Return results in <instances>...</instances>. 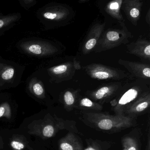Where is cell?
<instances>
[{
  "label": "cell",
  "mask_w": 150,
  "mask_h": 150,
  "mask_svg": "<svg viewBox=\"0 0 150 150\" xmlns=\"http://www.w3.org/2000/svg\"><path fill=\"white\" fill-rule=\"evenodd\" d=\"M121 29H109L103 31L96 47L95 52H101L125 44L133 37L125 23L121 24Z\"/></svg>",
  "instance_id": "cell-1"
},
{
  "label": "cell",
  "mask_w": 150,
  "mask_h": 150,
  "mask_svg": "<svg viewBox=\"0 0 150 150\" xmlns=\"http://www.w3.org/2000/svg\"><path fill=\"white\" fill-rule=\"evenodd\" d=\"M144 80L137 79L124 86V90L119 97L117 108L122 109L132 104L148 93L149 89Z\"/></svg>",
  "instance_id": "cell-2"
},
{
  "label": "cell",
  "mask_w": 150,
  "mask_h": 150,
  "mask_svg": "<svg viewBox=\"0 0 150 150\" xmlns=\"http://www.w3.org/2000/svg\"><path fill=\"white\" fill-rule=\"evenodd\" d=\"M83 69L89 77L95 79L119 81L129 76L123 70L101 64H91L84 67Z\"/></svg>",
  "instance_id": "cell-3"
},
{
  "label": "cell",
  "mask_w": 150,
  "mask_h": 150,
  "mask_svg": "<svg viewBox=\"0 0 150 150\" xmlns=\"http://www.w3.org/2000/svg\"><path fill=\"white\" fill-rule=\"evenodd\" d=\"M21 47L26 53L36 57L50 56L55 54L58 51L51 44L43 41H28L23 43Z\"/></svg>",
  "instance_id": "cell-4"
},
{
  "label": "cell",
  "mask_w": 150,
  "mask_h": 150,
  "mask_svg": "<svg viewBox=\"0 0 150 150\" xmlns=\"http://www.w3.org/2000/svg\"><path fill=\"white\" fill-rule=\"evenodd\" d=\"M81 68V66L79 63L74 61L51 67L49 69V71L52 76L58 79L60 81H64L71 79L75 71Z\"/></svg>",
  "instance_id": "cell-5"
},
{
  "label": "cell",
  "mask_w": 150,
  "mask_h": 150,
  "mask_svg": "<svg viewBox=\"0 0 150 150\" xmlns=\"http://www.w3.org/2000/svg\"><path fill=\"white\" fill-rule=\"evenodd\" d=\"M118 64L127 69L132 78L144 80H149L150 79V65L139 62L127 61L124 59L118 60Z\"/></svg>",
  "instance_id": "cell-6"
},
{
  "label": "cell",
  "mask_w": 150,
  "mask_h": 150,
  "mask_svg": "<svg viewBox=\"0 0 150 150\" xmlns=\"http://www.w3.org/2000/svg\"><path fill=\"white\" fill-rule=\"evenodd\" d=\"M105 23H96L91 28L82 48L84 54L89 53L97 45L103 32L104 31Z\"/></svg>",
  "instance_id": "cell-7"
},
{
  "label": "cell",
  "mask_w": 150,
  "mask_h": 150,
  "mask_svg": "<svg viewBox=\"0 0 150 150\" xmlns=\"http://www.w3.org/2000/svg\"><path fill=\"white\" fill-rule=\"evenodd\" d=\"M127 52L142 59L150 60V43L148 40L139 38L127 45Z\"/></svg>",
  "instance_id": "cell-8"
},
{
  "label": "cell",
  "mask_w": 150,
  "mask_h": 150,
  "mask_svg": "<svg viewBox=\"0 0 150 150\" xmlns=\"http://www.w3.org/2000/svg\"><path fill=\"white\" fill-rule=\"evenodd\" d=\"M143 3L139 0H123L122 9L128 19L135 26L137 24Z\"/></svg>",
  "instance_id": "cell-9"
},
{
  "label": "cell",
  "mask_w": 150,
  "mask_h": 150,
  "mask_svg": "<svg viewBox=\"0 0 150 150\" xmlns=\"http://www.w3.org/2000/svg\"><path fill=\"white\" fill-rule=\"evenodd\" d=\"M122 88V82H112L103 84L94 91H91L89 95L96 100H102L109 98Z\"/></svg>",
  "instance_id": "cell-10"
},
{
  "label": "cell",
  "mask_w": 150,
  "mask_h": 150,
  "mask_svg": "<svg viewBox=\"0 0 150 150\" xmlns=\"http://www.w3.org/2000/svg\"><path fill=\"white\" fill-rule=\"evenodd\" d=\"M70 14L69 10L63 6H56L48 8L43 12L44 19L53 22H60L68 18Z\"/></svg>",
  "instance_id": "cell-11"
},
{
  "label": "cell",
  "mask_w": 150,
  "mask_h": 150,
  "mask_svg": "<svg viewBox=\"0 0 150 150\" xmlns=\"http://www.w3.org/2000/svg\"><path fill=\"white\" fill-rule=\"evenodd\" d=\"M123 0H115L110 1L105 7V11L111 17L118 21L121 24L125 23L123 17L121 13V7Z\"/></svg>",
  "instance_id": "cell-12"
},
{
  "label": "cell",
  "mask_w": 150,
  "mask_h": 150,
  "mask_svg": "<svg viewBox=\"0 0 150 150\" xmlns=\"http://www.w3.org/2000/svg\"><path fill=\"white\" fill-rule=\"evenodd\" d=\"M30 89L33 94L38 98H43L45 96V89L42 83L34 80L30 85Z\"/></svg>",
  "instance_id": "cell-13"
},
{
  "label": "cell",
  "mask_w": 150,
  "mask_h": 150,
  "mask_svg": "<svg viewBox=\"0 0 150 150\" xmlns=\"http://www.w3.org/2000/svg\"><path fill=\"white\" fill-rule=\"evenodd\" d=\"M116 122L111 118H103L99 120L97 123L98 127L101 129L108 130L111 129L117 125Z\"/></svg>",
  "instance_id": "cell-14"
},
{
  "label": "cell",
  "mask_w": 150,
  "mask_h": 150,
  "mask_svg": "<svg viewBox=\"0 0 150 150\" xmlns=\"http://www.w3.org/2000/svg\"><path fill=\"white\" fill-rule=\"evenodd\" d=\"M17 15H8L0 17V30L6 28L8 26L16 22L18 19Z\"/></svg>",
  "instance_id": "cell-15"
},
{
  "label": "cell",
  "mask_w": 150,
  "mask_h": 150,
  "mask_svg": "<svg viewBox=\"0 0 150 150\" xmlns=\"http://www.w3.org/2000/svg\"><path fill=\"white\" fill-rule=\"evenodd\" d=\"M12 117V110L10 105L8 103H2L0 105V118L6 117L10 119Z\"/></svg>",
  "instance_id": "cell-16"
},
{
  "label": "cell",
  "mask_w": 150,
  "mask_h": 150,
  "mask_svg": "<svg viewBox=\"0 0 150 150\" xmlns=\"http://www.w3.org/2000/svg\"><path fill=\"white\" fill-rule=\"evenodd\" d=\"M10 144L14 150H23L27 146L25 141H22L21 139H18L16 138L12 139Z\"/></svg>",
  "instance_id": "cell-17"
},
{
  "label": "cell",
  "mask_w": 150,
  "mask_h": 150,
  "mask_svg": "<svg viewBox=\"0 0 150 150\" xmlns=\"http://www.w3.org/2000/svg\"><path fill=\"white\" fill-rule=\"evenodd\" d=\"M14 69L12 67H8L2 72L1 77L4 80H9L14 77Z\"/></svg>",
  "instance_id": "cell-18"
},
{
  "label": "cell",
  "mask_w": 150,
  "mask_h": 150,
  "mask_svg": "<svg viewBox=\"0 0 150 150\" xmlns=\"http://www.w3.org/2000/svg\"><path fill=\"white\" fill-rule=\"evenodd\" d=\"M64 100L67 105H73L75 101L73 93L70 91H67L64 94Z\"/></svg>",
  "instance_id": "cell-19"
},
{
  "label": "cell",
  "mask_w": 150,
  "mask_h": 150,
  "mask_svg": "<svg viewBox=\"0 0 150 150\" xmlns=\"http://www.w3.org/2000/svg\"><path fill=\"white\" fill-rule=\"evenodd\" d=\"M80 104L83 107L87 108H91L95 105V103L91 100L87 98H84L81 99Z\"/></svg>",
  "instance_id": "cell-20"
},
{
  "label": "cell",
  "mask_w": 150,
  "mask_h": 150,
  "mask_svg": "<svg viewBox=\"0 0 150 150\" xmlns=\"http://www.w3.org/2000/svg\"><path fill=\"white\" fill-rule=\"evenodd\" d=\"M21 4L25 7L30 8L35 5L36 1L33 0H24L20 1Z\"/></svg>",
  "instance_id": "cell-21"
},
{
  "label": "cell",
  "mask_w": 150,
  "mask_h": 150,
  "mask_svg": "<svg viewBox=\"0 0 150 150\" xmlns=\"http://www.w3.org/2000/svg\"><path fill=\"white\" fill-rule=\"evenodd\" d=\"M60 148L62 150H74L71 145L67 142H63L60 144Z\"/></svg>",
  "instance_id": "cell-22"
},
{
  "label": "cell",
  "mask_w": 150,
  "mask_h": 150,
  "mask_svg": "<svg viewBox=\"0 0 150 150\" xmlns=\"http://www.w3.org/2000/svg\"><path fill=\"white\" fill-rule=\"evenodd\" d=\"M150 10L148 11V13H147V15H146V22H147V23L148 24H150Z\"/></svg>",
  "instance_id": "cell-23"
},
{
  "label": "cell",
  "mask_w": 150,
  "mask_h": 150,
  "mask_svg": "<svg viewBox=\"0 0 150 150\" xmlns=\"http://www.w3.org/2000/svg\"><path fill=\"white\" fill-rule=\"evenodd\" d=\"M4 147V142L1 137L0 136V150L2 149Z\"/></svg>",
  "instance_id": "cell-24"
},
{
  "label": "cell",
  "mask_w": 150,
  "mask_h": 150,
  "mask_svg": "<svg viewBox=\"0 0 150 150\" xmlns=\"http://www.w3.org/2000/svg\"><path fill=\"white\" fill-rule=\"evenodd\" d=\"M127 150H137L136 146L133 145L130 146L127 148Z\"/></svg>",
  "instance_id": "cell-25"
},
{
  "label": "cell",
  "mask_w": 150,
  "mask_h": 150,
  "mask_svg": "<svg viewBox=\"0 0 150 150\" xmlns=\"http://www.w3.org/2000/svg\"><path fill=\"white\" fill-rule=\"evenodd\" d=\"M85 150H96L95 148H93L92 147H88L86 149H85Z\"/></svg>",
  "instance_id": "cell-26"
},
{
  "label": "cell",
  "mask_w": 150,
  "mask_h": 150,
  "mask_svg": "<svg viewBox=\"0 0 150 150\" xmlns=\"http://www.w3.org/2000/svg\"><path fill=\"white\" fill-rule=\"evenodd\" d=\"M87 1H79V3H81V4H82V3L87 2Z\"/></svg>",
  "instance_id": "cell-27"
}]
</instances>
